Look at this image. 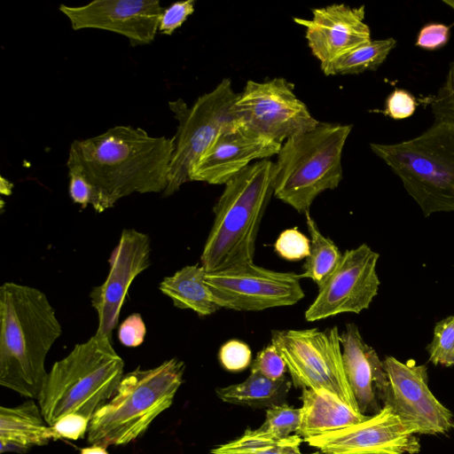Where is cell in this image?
I'll return each mask as SVG.
<instances>
[{"label":"cell","mask_w":454,"mask_h":454,"mask_svg":"<svg viewBox=\"0 0 454 454\" xmlns=\"http://www.w3.org/2000/svg\"><path fill=\"white\" fill-rule=\"evenodd\" d=\"M387 387L382 398L415 434H446L454 429L453 413L434 395L427 384V368L394 356L383 360Z\"/></svg>","instance_id":"obj_12"},{"label":"cell","mask_w":454,"mask_h":454,"mask_svg":"<svg viewBox=\"0 0 454 454\" xmlns=\"http://www.w3.org/2000/svg\"><path fill=\"white\" fill-rule=\"evenodd\" d=\"M236 93L229 78L200 96L192 106L178 98L168 102V107L178 121L175 150L170 163L168 184L163 196H170L189 181L192 167L220 132L239 122L232 106Z\"/></svg>","instance_id":"obj_9"},{"label":"cell","mask_w":454,"mask_h":454,"mask_svg":"<svg viewBox=\"0 0 454 454\" xmlns=\"http://www.w3.org/2000/svg\"><path fill=\"white\" fill-rule=\"evenodd\" d=\"M123 369L124 362L113 340L94 334L76 344L52 365L39 393L38 405L46 423L52 427L70 413L90 420L114 395Z\"/></svg>","instance_id":"obj_4"},{"label":"cell","mask_w":454,"mask_h":454,"mask_svg":"<svg viewBox=\"0 0 454 454\" xmlns=\"http://www.w3.org/2000/svg\"><path fill=\"white\" fill-rule=\"evenodd\" d=\"M303 439L297 434L280 440L252 435L247 430L239 438L219 445L212 454H306L300 450ZM318 451L309 453L317 454Z\"/></svg>","instance_id":"obj_26"},{"label":"cell","mask_w":454,"mask_h":454,"mask_svg":"<svg viewBox=\"0 0 454 454\" xmlns=\"http://www.w3.org/2000/svg\"><path fill=\"white\" fill-rule=\"evenodd\" d=\"M194 0L179 1L164 9L160 20L159 30L164 35H171L194 12Z\"/></svg>","instance_id":"obj_34"},{"label":"cell","mask_w":454,"mask_h":454,"mask_svg":"<svg viewBox=\"0 0 454 454\" xmlns=\"http://www.w3.org/2000/svg\"><path fill=\"white\" fill-rule=\"evenodd\" d=\"M290 387L291 382L286 377L272 380L259 372H251L245 381L218 387L215 393L225 403L268 409L285 403Z\"/></svg>","instance_id":"obj_23"},{"label":"cell","mask_w":454,"mask_h":454,"mask_svg":"<svg viewBox=\"0 0 454 454\" xmlns=\"http://www.w3.org/2000/svg\"><path fill=\"white\" fill-rule=\"evenodd\" d=\"M286 369L284 359L271 342L257 353L251 365V372H259L272 380L285 377Z\"/></svg>","instance_id":"obj_33"},{"label":"cell","mask_w":454,"mask_h":454,"mask_svg":"<svg viewBox=\"0 0 454 454\" xmlns=\"http://www.w3.org/2000/svg\"><path fill=\"white\" fill-rule=\"evenodd\" d=\"M62 333L46 294L14 282L0 287V385L38 398L48 375L45 359Z\"/></svg>","instance_id":"obj_2"},{"label":"cell","mask_w":454,"mask_h":454,"mask_svg":"<svg viewBox=\"0 0 454 454\" xmlns=\"http://www.w3.org/2000/svg\"><path fill=\"white\" fill-rule=\"evenodd\" d=\"M434 121L454 122V61L450 63L445 81L431 102Z\"/></svg>","instance_id":"obj_31"},{"label":"cell","mask_w":454,"mask_h":454,"mask_svg":"<svg viewBox=\"0 0 454 454\" xmlns=\"http://www.w3.org/2000/svg\"><path fill=\"white\" fill-rule=\"evenodd\" d=\"M281 145L239 122L218 134L192 167L189 181L225 184L254 160L278 154Z\"/></svg>","instance_id":"obj_17"},{"label":"cell","mask_w":454,"mask_h":454,"mask_svg":"<svg viewBox=\"0 0 454 454\" xmlns=\"http://www.w3.org/2000/svg\"><path fill=\"white\" fill-rule=\"evenodd\" d=\"M450 37V27L441 23L425 25L418 34L416 46L434 51L444 46Z\"/></svg>","instance_id":"obj_38"},{"label":"cell","mask_w":454,"mask_h":454,"mask_svg":"<svg viewBox=\"0 0 454 454\" xmlns=\"http://www.w3.org/2000/svg\"><path fill=\"white\" fill-rule=\"evenodd\" d=\"M271 343L284 359L296 387L325 390L359 411L345 373L337 326L323 331L274 330Z\"/></svg>","instance_id":"obj_8"},{"label":"cell","mask_w":454,"mask_h":454,"mask_svg":"<svg viewBox=\"0 0 454 454\" xmlns=\"http://www.w3.org/2000/svg\"><path fill=\"white\" fill-rule=\"evenodd\" d=\"M304 442L332 454H415L420 450L419 438L388 406L363 422Z\"/></svg>","instance_id":"obj_15"},{"label":"cell","mask_w":454,"mask_h":454,"mask_svg":"<svg viewBox=\"0 0 454 454\" xmlns=\"http://www.w3.org/2000/svg\"><path fill=\"white\" fill-rule=\"evenodd\" d=\"M150 238L125 229L108 260L110 270L105 282L91 289L90 302L98 315L95 334L109 338L119 322L120 312L130 284L150 266Z\"/></svg>","instance_id":"obj_14"},{"label":"cell","mask_w":454,"mask_h":454,"mask_svg":"<svg viewBox=\"0 0 454 454\" xmlns=\"http://www.w3.org/2000/svg\"><path fill=\"white\" fill-rule=\"evenodd\" d=\"M416 107V98L411 93L395 89L386 100L385 114L394 120H403L411 116Z\"/></svg>","instance_id":"obj_35"},{"label":"cell","mask_w":454,"mask_h":454,"mask_svg":"<svg viewBox=\"0 0 454 454\" xmlns=\"http://www.w3.org/2000/svg\"><path fill=\"white\" fill-rule=\"evenodd\" d=\"M313 18H294L306 28L309 47L321 63V67L342 54L370 42L371 31L364 22V6L350 7L344 4L312 10Z\"/></svg>","instance_id":"obj_18"},{"label":"cell","mask_w":454,"mask_h":454,"mask_svg":"<svg viewBox=\"0 0 454 454\" xmlns=\"http://www.w3.org/2000/svg\"><path fill=\"white\" fill-rule=\"evenodd\" d=\"M206 273L201 265H187L164 278L159 288L175 307L191 309L201 317L209 316L222 308L205 281Z\"/></svg>","instance_id":"obj_22"},{"label":"cell","mask_w":454,"mask_h":454,"mask_svg":"<svg viewBox=\"0 0 454 454\" xmlns=\"http://www.w3.org/2000/svg\"><path fill=\"white\" fill-rule=\"evenodd\" d=\"M89 423L90 420L85 417L70 413L59 419L52 428L59 439L76 441L84 437L85 433L88 432Z\"/></svg>","instance_id":"obj_37"},{"label":"cell","mask_w":454,"mask_h":454,"mask_svg":"<svg viewBox=\"0 0 454 454\" xmlns=\"http://www.w3.org/2000/svg\"><path fill=\"white\" fill-rule=\"evenodd\" d=\"M340 344L345 373L359 411L364 415L377 414L383 408L380 402L388 382L383 361L364 340L354 323L346 325Z\"/></svg>","instance_id":"obj_19"},{"label":"cell","mask_w":454,"mask_h":454,"mask_svg":"<svg viewBox=\"0 0 454 454\" xmlns=\"http://www.w3.org/2000/svg\"><path fill=\"white\" fill-rule=\"evenodd\" d=\"M352 125L319 124L285 141L276 162L273 195L308 214L323 192L342 179L341 154Z\"/></svg>","instance_id":"obj_7"},{"label":"cell","mask_w":454,"mask_h":454,"mask_svg":"<svg viewBox=\"0 0 454 454\" xmlns=\"http://www.w3.org/2000/svg\"><path fill=\"white\" fill-rule=\"evenodd\" d=\"M185 364L171 358L160 365L139 367L123 375L114 395L92 416L88 442L106 448L136 441L168 409L183 383Z\"/></svg>","instance_id":"obj_5"},{"label":"cell","mask_w":454,"mask_h":454,"mask_svg":"<svg viewBox=\"0 0 454 454\" xmlns=\"http://www.w3.org/2000/svg\"><path fill=\"white\" fill-rule=\"evenodd\" d=\"M301 411L286 403L273 405L267 409L264 423L256 429L247 428L252 435L280 440L297 432L301 424Z\"/></svg>","instance_id":"obj_27"},{"label":"cell","mask_w":454,"mask_h":454,"mask_svg":"<svg viewBox=\"0 0 454 454\" xmlns=\"http://www.w3.org/2000/svg\"><path fill=\"white\" fill-rule=\"evenodd\" d=\"M394 38L371 40L321 67L325 75L356 74L375 71L395 47Z\"/></svg>","instance_id":"obj_25"},{"label":"cell","mask_w":454,"mask_h":454,"mask_svg":"<svg viewBox=\"0 0 454 454\" xmlns=\"http://www.w3.org/2000/svg\"><path fill=\"white\" fill-rule=\"evenodd\" d=\"M305 215L310 236V252L300 275L301 278L311 279L319 290L339 266L343 254L331 239L321 233L309 213Z\"/></svg>","instance_id":"obj_24"},{"label":"cell","mask_w":454,"mask_h":454,"mask_svg":"<svg viewBox=\"0 0 454 454\" xmlns=\"http://www.w3.org/2000/svg\"><path fill=\"white\" fill-rule=\"evenodd\" d=\"M370 147L400 178L426 217L454 212V122L437 121L411 139Z\"/></svg>","instance_id":"obj_6"},{"label":"cell","mask_w":454,"mask_h":454,"mask_svg":"<svg viewBox=\"0 0 454 454\" xmlns=\"http://www.w3.org/2000/svg\"><path fill=\"white\" fill-rule=\"evenodd\" d=\"M222 366L229 372H241L252 362V351L248 345L239 340L223 343L218 353Z\"/></svg>","instance_id":"obj_32"},{"label":"cell","mask_w":454,"mask_h":454,"mask_svg":"<svg viewBox=\"0 0 454 454\" xmlns=\"http://www.w3.org/2000/svg\"><path fill=\"white\" fill-rule=\"evenodd\" d=\"M68 168L69 196L74 203L85 208L91 205L98 213L113 207L104 192L95 185L77 164H67Z\"/></svg>","instance_id":"obj_28"},{"label":"cell","mask_w":454,"mask_h":454,"mask_svg":"<svg viewBox=\"0 0 454 454\" xmlns=\"http://www.w3.org/2000/svg\"><path fill=\"white\" fill-rule=\"evenodd\" d=\"M145 333L146 328L142 317L134 313L120 325L118 339L122 345L134 348L144 342Z\"/></svg>","instance_id":"obj_36"},{"label":"cell","mask_w":454,"mask_h":454,"mask_svg":"<svg viewBox=\"0 0 454 454\" xmlns=\"http://www.w3.org/2000/svg\"><path fill=\"white\" fill-rule=\"evenodd\" d=\"M175 137H152L141 128L115 126L74 140L67 164L81 166L112 207L132 193L164 192Z\"/></svg>","instance_id":"obj_1"},{"label":"cell","mask_w":454,"mask_h":454,"mask_svg":"<svg viewBox=\"0 0 454 454\" xmlns=\"http://www.w3.org/2000/svg\"><path fill=\"white\" fill-rule=\"evenodd\" d=\"M317 454H332V453H328V452H324V451L318 450Z\"/></svg>","instance_id":"obj_41"},{"label":"cell","mask_w":454,"mask_h":454,"mask_svg":"<svg viewBox=\"0 0 454 454\" xmlns=\"http://www.w3.org/2000/svg\"><path fill=\"white\" fill-rule=\"evenodd\" d=\"M301 275L247 262L207 272L205 281L222 309L260 311L292 306L304 297Z\"/></svg>","instance_id":"obj_11"},{"label":"cell","mask_w":454,"mask_h":454,"mask_svg":"<svg viewBox=\"0 0 454 454\" xmlns=\"http://www.w3.org/2000/svg\"><path fill=\"white\" fill-rule=\"evenodd\" d=\"M442 3L454 10V0H442Z\"/></svg>","instance_id":"obj_40"},{"label":"cell","mask_w":454,"mask_h":454,"mask_svg":"<svg viewBox=\"0 0 454 454\" xmlns=\"http://www.w3.org/2000/svg\"><path fill=\"white\" fill-rule=\"evenodd\" d=\"M274 247L281 258L291 262L300 261L309 254L310 239L294 227L279 234Z\"/></svg>","instance_id":"obj_30"},{"label":"cell","mask_w":454,"mask_h":454,"mask_svg":"<svg viewBox=\"0 0 454 454\" xmlns=\"http://www.w3.org/2000/svg\"><path fill=\"white\" fill-rule=\"evenodd\" d=\"M74 30L96 28L127 37L131 46L151 43L163 12L158 0H95L82 6L60 4Z\"/></svg>","instance_id":"obj_16"},{"label":"cell","mask_w":454,"mask_h":454,"mask_svg":"<svg viewBox=\"0 0 454 454\" xmlns=\"http://www.w3.org/2000/svg\"><path fill=\"white\" fill-rule=\"evenodd\" d=\"M429 361L435 365H454V316L438 322L434 329L432 341L428 344Z\"/></svg>","instance_id":"obj_29"},{"label":"cell","mask_w":454,"mask_h":454,"mask_svg":"<svg viewBox=\"0 0 454 454\" xmlns=\"http://www.w3.org/2000/svg\"><path fill=\"white\" fill-rule=\"evenodd\" d=\"M232 111L242 125L280 145L319 124L282 77L247 81Z\"/></svg>","instance_id":"obj_10"},{"label":"cell","mask_w":454,"mask_h":454,"mask_svg":"<svg viewBox=\"0 0 454 454\" xmlns=\"http://www.w3.org/2000/svg\"><path fill=\"white\" fill-rule=\"evenodd\" d=\"M379 256L366 244L346 250L339 266L305 311V319L313 322L368 309L380 286L376 271Z\"/></svg>","instance_id":"obj_13"},{"label":"cell","mask_w":454,"mask_h":454,"mask_svg":"<svg viewBox=\"0 0 454 454\" xmlns=\"http://www.w3.org/2000/svg\"><path fill=\"white\" fill-rule=\"evenodd\" d=\"M301 401V424L296 434L303 441L358 424L370 417L325 390L302 388Z\"/></svg>","instance_id":"obj_21"},{"label":"cell","mask_w":454,"mask_h":454,"mask_svg":"<svg viewBox=\"0 0 454 454\" xmlns=\"http://www.w3.org/2000/svg\"><path fill=\"white\" fill-rule=\"evenodd\" d=\"M59 437L33 399L14 407H0V453L26 452Z\"/></svg>","instance_id":"obj_20"},{"label":"cell","mask_w":454,"mask_h":454,"mask_svg":"<svg viewBox=\"0 0 454 454\" xmlns=\"http://www.w3.org/2000/svg\"><path fill=\"white\" fill-rule=\"evenodd\" d=\"M81 454H108L106 448L98 445H92L91 447L83 448Z\"/></svg>","instance_id":"obj_39"},{"label":"cell","mask_w":454,"mask_h":454,"mask_svg":"<svg viewBox=\"0 0 454 454\" xmlns=\"http://www.w3.org/2000/svg\"><path fill=\"white\" fill-rule=\"evenodd\" d=\"M276 163L257 160L231 177L214 207L215 219L200 256L207 272L254 262L262 215L274 192Z\"/></svg>","instance_id":"obj_3"}]
</instances>
